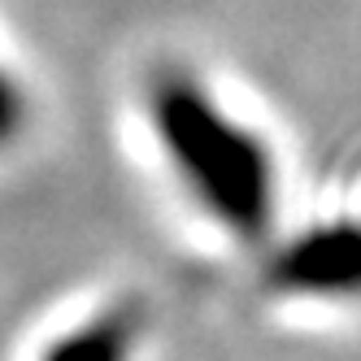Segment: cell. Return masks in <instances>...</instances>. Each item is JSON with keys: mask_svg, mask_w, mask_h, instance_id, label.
Wrapping results in <instances>:
<instances>
[{"mask_svg": "<svg viewBox=\"0 0 361 361\" xmlns=\"http://www.w3.org/2000/svg\"><path fill=\"white\" fill-rule=\"evenodd\" d=\"M144 105L152 140L196 209L231 240L262 244L279 209V161L270 140L231 114L188 66L152 74Z\"/></svg>", "mask_w": 361, "mask_h": 361, "instance_id": "6da1fadb", "label": "cell"}, {"mask_svg": "<svg viewBox=\"0 0 361 361\" xmlns=\"http://www.w3.org/2000/svg\"><path fill=\"white\" fill-rule=\"evenodd\" d=\"M262 283L283 300H361V222H322L283 240Z\"/></svg>", "mask_w": 361, "mask_h": 361, "instance_id": "7a4b0ae2", "label": "cell"}, {"mask_svg": "<svg viewBox=\"0 0 361 361\" xmlns=\"http://www.w3.org/2000/svg\"><path fill=\"white\" fill-rule=\"evenodd\" d=\"M144 335H148L144 300L122 296V300H109L105 309H96V314H87L83 322L57 331L39 348L35 361H140Z\"/></svg>", "mask_w": 361, "mask_h": 361, "instance_id": "3957f363", "label": "cell"}, {"mask_svg": "<svg viewBox=\"0 0 361 361\" xmlns=\"http://www.w3.org/2000/svg\"><path fill=\"white\" fill-rule=\"evenodd\" d=\"M27 122H31V100L22 92V83L0 66V152L27 135Z\"/></svg>", "mask_w": 361, "mask_h": 361, "instance_id": "277c9868", "label": "cell"}]
</instances>
